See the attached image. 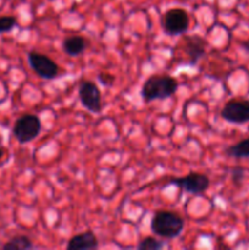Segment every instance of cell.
Returning <instances> with one entry per match:
<instances>
[{"label": "cell", "instance_id": "obj_1", "mask_svg": "<svg viewBox=\"0 0 249 250\" xmlns=\"http://www.w3.org/2000/svg\"><path fill=\"white\" fill-rule=\"evenodd\" d=\"M178 81L168 75H153L143 83L141 88V97L145 104L155 100H166L176 94L178 89Z\"/></svg>", "mask_w": 249, "mask_h": 250}, {"label": "cell", "instance_id": "obj_2", "mask_svg": "<svg viewBox=\"0 0 249 250\" xmlns=\"http://www.w3.org/2000/svg\"><path fill=\"white\" fill-rule=\"evenodd\" d=\"M185 220L176 212L159 210L153 215L150 221V231L155 236L164 239L177 238L183 231Z\"/></svg>", "mask_w": 249, "mask_h": 250}, {"label": "cell", "instance_id": "obj_3", "mask_svg": "<svg viewBox=\"0 0 249 250\" xmlns=\"http://www.w3.org/2000/svg\"><path fill=\"white\" fill-rule=\"evenodd\" d=\"M42 121L37 115L26 114L16 120L12 128L15 139L20 144L31 143L41 134Z\"/></svg>", "mask_w": 249, "mask_h": 250}, {"label": "cell", "instance_id": "obj_4", "mask_svg": "<svg viewBox=\"0 0 249 250\" xmlns=\"http://www.w3.org/2000/svg\"><path fill=\"white\" fill-rule=\"evenodd\" d=\"M189 16L180 7L167 10L161 17V27L167 36H180L189 28Z\"/></svg>", "mask_w": 249, "mask_h": 250}, {"label": "cell", "instance_id": "obj_5", "mask_svg": "<svg viewBox=\"0 0 249 250\" xmlns=\"http://www.w3.org/2000/svg\"><path fill=\"white\" fill-rule=\"evenodd\" d=\"M168 185L180 188L193 195H203L210 187V178L204 173L190 172L183 177L171 178Z\"/></svg>", "mask_w": 249, "mask_h": 250}, {"label": "cell", "instance_id": "obj_6", "mask_svg": "<svg viewBox=\"0 0 249 250\" xmlns=\"http://www.w3.org/2000/svg\"><path fill=\"white\" fill-rule=\"evenodd\" d=\"M28 63L38 77L43 80H54L59 76V66L48 55L39 51H29L27 54Z\"/></svg>", "mask_w": 249, "mask_h": 250}, {"label": "cell", "instance_id": "obj_7", "mask_svg": "<svg viewBox=\"0 0 249 250\" xmlns=\"http://www.w3.org/2000/svg\"><path fill=\"white\" fill-rule=\"evenodd\" d=\"M78 98L82 106L92 114H99L102 111V93L93 81L85 80L80 83Z\"/></svg>", "mask_w": 249, "mask_h": 250}, {"label": "cell", "instance_id": "obj_8", "mask_svg": "<svg viewBox=\"0 0 249 250\" xmlns=\"http://www.w3.org/2000/svg\"><path fill=\"white\" fill-rule=\"evenodd\" d=\"M220 116L228 124H247L249 122V100H229L222 107Z\"/></svg>", "mask_w": 249, "mask_h": 250}, {"label": "cell", "instance_id": "obj_9", "mask_svg": "<svg viewBox=\"0 0 249 250\" xmlns=\"http://www.w3.org/2000/svg\"><path fill=\"white\" fill-rule=\"evenodd\" d=\"M208 42L198 34L187 36L185 38V51L187 54L188 63L195 66L200 59L204 58L207 53Z\"/></svg>", "mask_w": 249, "mask_h": 250}, {"label": "cell", "instance_id": "obj_10", "mask_svg": "<svg viewBox=\"0 0 249 250\" xmlns=\"http://www.w3.org/2000/svg\"><path fill=\"white\" fill-rule=\"evenodd\" d=\"M99 247V241L94 232L85 231L71 237L66 244L67 250H93Z\"/></svg>", "mask_w": 249, "mask_h": 250}, {"label": "cell", "instance_id": "obj_11", "mask_svg": "<svg viewBox=\"0 0 249 250\" xmlns=\"http://www.w3.org/2000/svg\"><path fill=\"white\" fill-rule=\"evenodd\" d=\"M87 48V41L81 36H70L63 39L62 50L68 56H78Z\"/></svg>", "mask_w": 249, "mask_h": 250}, {"label": "cell", "instance_id": "obj_12", "mask_svg": "<svg viewBox=\"0 0 249 250\" xmlns=\"http://www.w3.org/2000/svg\"><path fill=\"white\" fill-rule=\"evenodd\" d=\"M34 248V244L32 243L31 238L23 234H19V236L12 237L10 241L2 244V249L4 250H31Z\"/></svg>", "mask_w": 249, "mask_h": 250}, {"label": "cell", "instance_id": "obj_13", "mask_svg": "<svg viewBox=\"0 0 249 250\" xmlns=\"http://www.w3.org/2000/svg\"><path fill=\"white\" fill-rule=\"evenodd\" d=\"M225 153H226V155L234 159L249 158V138L242 139L238 143L228 146V148L225 150Z\"/></svg>", "mask_w": 249, "mask_h": 250}, {"label": "cell", "instance_id": "obj_14", "mask_svg": "<svg viewBox=\"0 0 249 250\" xmlns=\"http://www.w3.org/2000/svg\"><path fill=\"white\" fill-rule=\"evenodd\" d=\"M165 247L163 241H159L155 237H145L137 244L138 250H160Z\"/></svg>", "mask_w": 249, "mask_h": 250}, {"label": "cell", "instance_id": "obj_15", "mask_svg": "<svg viewBox=\"0 0 249 250\" xmlns=\"http://www.w3.org/2000/svg\"><path fill=\"white\" fill-rule=\"evenodd\" d=\"M17 26L15 16H0V34L9 33Z\"/></svg>", "mask_w": 249, "mask_h": 250}, {"label": "cell", "instance_id": "obj_16", "mask_svg": "<svg viewBox=\"0 0 249 250\" xmlns=\"http://www.w3.org/2000/svg\"><path fill=\"white\" fill-rule=\"evenodd\" d=\"M231 176L234 185H241L242 181L244 180V176H246V170L242 166H234L231 170Z\"/></svg>", "mask_w": 249, "mask_h": 250}, {"label": "cell", "instance_id": "obj_17", "mask_svg": "<svg viewBox=\"0 0 249 250\" xmlns=\"http://www.w3.org/2000/svg\"><path fill=\"white\" fill-rule=\"evenodd\" d=\"M98 81H99L100 84H103L104 87H112L115 82V77L114 75L107 72H100L98 75Z\"/></svg>", "mask_w": 249, "mask_h": 250}, {"label": "cell", "instance_id": "obj_18", "mask_svg": "<svg viewBox=\"0 0 249 250\" xmlns=\"http://www.w3.org/2000/svg\"><path fill=\"white\" fill-rule=\"evenodd\" d=\"M241 46H242V49H244V50L247 51V53H249V39H247V41L242 42Z\"/></svg>", "mask_w": 249, "mask_h": 250}, {"label": "cell", "instance_id": "obj_19", "mask_svg": "<svg viewBox=\"0 0 249 250\" xmlns=\"http://www.w3.org/2000/svg\"><path fill=\"white\" fill-rule=\"evenodd\" d=\"M4 154H5L4 149H2V148H0V160H1V159H2V156H4Z\"/></svg>", "mask_w": 249, "mask_h": 250}, {"label": "cell", "instance_id": "obj_20", "mask_svg": "<svg viewBox=\"0 0 249 250\" xmlns=\"http://www.w3.org/2000/svg\"><path fill=\"white\" fill-rule=\"evenodd\" d=\"M21 1H24V0H21Z\"/></svg>", "mask_w": 249, "mask_h": 250}]
</instances>
